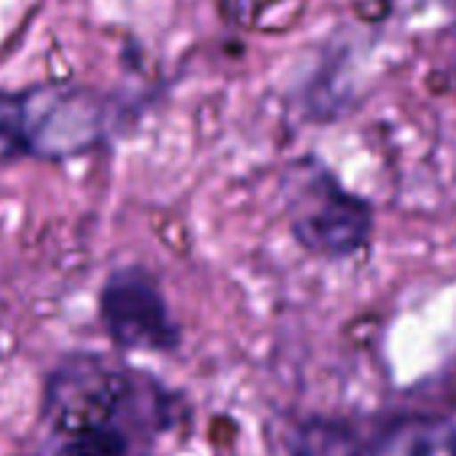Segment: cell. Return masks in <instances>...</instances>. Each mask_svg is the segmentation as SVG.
I'll return each instance as SVG.
<instances>
[{"label":"cell","instance_id":"1","mask_svg":"<svg viewBox=\"0 0 456 456\" xmlns=\"http://www.w3.org/2000/svg\"><path fill=\"white\" fill-rule=\"evenodd\" d=\"M20 102L28 159H76L110 137L113 102L89 86L49 81L22 89Z\"/></svg>","mask_w":456,"mask_h":456},{"label":"cell","instance_id":"2","mask_svg":"<svg viewBox=\"0 0 456 456\" xmlns=\"http://www.w3.org/2000/svg\"><path fill=\"white\" fill-rule=\"evenodd\" d=\"M304 177L290 196V234L317 258L344 261L365 250L373 234V207L346 191L317 161L304 164Z\"/></svg>","mask_w":456,"mask_h":456},{"label":"cell","instance_id":"3","mask_svg":"<svg viewBox=\"0 0 456 456\" xmlns=\"http://www.w3.org/2000/svg\"><path fill=\"white\" fill-rule=\"evenodd\" d=\"M97 312L108 338L124 352L172 354L180 349V325L156 274L142 266L113 269L102 282Z\"/></svg>","mask_w":456,"mask_h":456},{"label":"cell","instance_id":"4","mask_svg":"<svg viewBox=\"0 0 456 456\" xmlns=\"http://www.w3.org/2000/svg\"><path fill=\"white\" fill-rule=\"evenodd\" d=\"M368 456H456V421L443 413H403L373 437Z\"/></svg>","mask_w":456,"mask_h":456},{"label":"cell","instance_id":"5","mask_svg":"<svg viewBox=\"0 0 456 456\" xmlns=\"http://www.w3.org/2000/svg\"><path fill=\"white\" fill-rule=\"evenodd\" d=\"M290 456H368V445L360 432L336 416H309L304 419L288 443Z\"/></svg>","mask_w":456,"mask_h":456},{"label":"cell","instance_id":"6","mask_svg":"<svg viewBox=\"0 0 456 456\" xmlns=\"http://www.w3.org/2000/svg\"><path fill=\"white\" fill-rule=\"evenodd\" d=\"M28 159L20 92H0V164Z\"/></svg>","mask_w":456,"mask_h":456}]
</instances>
